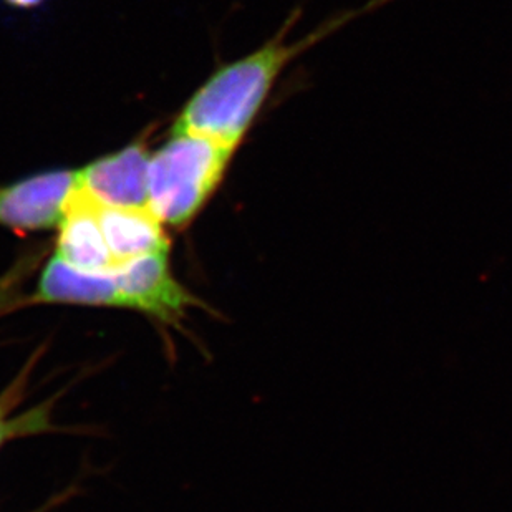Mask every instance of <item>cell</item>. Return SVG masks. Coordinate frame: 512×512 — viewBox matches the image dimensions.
Returning <instances> with one entry per match:
<instances>
[{
    "mask_svg": "<svg viewBox=\"0 0 512 512\" xmlns=\"http://www.w3.org/2000/svg\"><path fill=\"white\" fill-rule=\"evenodd\" d=\"M97 214L116 264L153 252H170L163 223L150 208H116L97 201Z\"/></svg>",
    "mask_w": 512,
    "mask_h": 512,
    "instance_id": "cell-8",
    "label": "cell"
},
{
    "mask_svg": "<svg viewBox=\"0 0 512 512\" xmlns=\"http://www.w3.org/2000/svg\"><path fill=\"white\" fill-rule=\"evenodd\" d=\"M35 358L37 357L30 358L27 367H24V370L15 377L14 382L0 393V448L17 438L42 435V433L57 430L52 420V413H54L58 395L24 413L14 415L15 408L24 400Z\"/></svg>",
    "mask_w": 512,
    "mask_h": 512,
    "instance_id": "cell-9",
    "label": "cell"
},
{
    "mask_svg": "<svg viewBox=\"0 0 512 512\" xmlns=\"http://www.w3.org/2000/svg\"><path fill=\"white\" fill-rule=\"evenodd\" d=\"M32 302L128 309L112 272H85L52 257L40 274Z\"/></svg>",
    "mask_w": 512,
    "mask_h": 512,
    "instance_id": "cell-7",
    "label": "cell"
},
{
    "mask_svg": "<svg viewBox=\"0 0 512 512\" xmlns=\"http://www.w3.org/2000/svg\"><path fill=\"white\" fill-rule=\"evenodd\" d=\"M34 262H37V259H22L5 276L0 277V315L19 307L20 287L25 281V276L32 271Z\"/></svg>",
    "mask_w": 512,
    "mask_h": 512,
    "instance_id": "cell-10",
    "label": "cell"
},
{
    "mask_svg": "<svg viewBox=\"0 0 512 512\" xmlns=\"http://www.w3.org/2000/svg\"><path fill=\"white\" fill-rule=\"evenodd\" d=\"M150 160L145 143L138 141L77 171L75 188L105 206L150 208Z\"/></svg>",
    "mask_w": 512,
    "mask_h": 512,
    "instance_id": "cell-5",
    "label": "cell"
},
{
    "mask_svg": "<svg viewBox=\"0 0 512 512\" xmlns=\"http://www.w3.org/2000/svg\"><path fill=\"white\" fill-rule=\"evenodd\" d=\"M62 499H63V496H62V498L52 499V501H50V503H47V504H45V506H42V508H39V509H37V511H32V512H50V511H52V509L55 508V506H57L58 503H60V501H62Z\"/></svg>",
    "mask_w": 512,
    "mask_h": 512,
    "instance_id": "cell-12",
    "label": "cell"
},
{
    "mask_svg": "<svg viewBox=\"0 0 512 512\" xmlns=\"http://www.w3.org/2000/svg\"><path fill=\"white\" fill-rule=\"evenodd\" d=\"M390 2L393 0H367L358 7L332 15L304 39L285 42L300 15L299 10H295L266 45L237 62L219 68L194 93L174 123V133L206 136L236 148L264 107L277 78L292 60Z\"/></svg>",
    "mask_w": 512,
    "mask_h": 512,
    "instance_id": "cell-1",
    "label": "cell"
},
{
    "mask_svg": "<svg viewBox=\"0 0 512 512\" xmlns=\"http://www.w3.org/2000/svg\"><path fill=\"white\" fill-rule=\"evenodd\" d=\"M236 148L193 133H174L151 156L150 209L161 223L183 229L193 223L223 181Z\"/></svg>",
    "mask_w": 512,
    "mask_h": 512,
    "instance_id": "cell-2",
    "label": "cell"
},
{
    "mask_svg": "<svg viewBox=\"0 0 512 512\" xmlns=\"http://www.w3.org/2000/svg\"><path fill=\"white\" fill-rule=\"evenodd\" d=\"M77 171H47L0 188V226L47 231L62 223Z\"/></svg>",
    "mask_w": 512,
    "mask_h": 512,
    "instance_id": "cell-4",
    "label": "cell"
},
{
    "mask_svg": "<svg viewBox=\"0 0 512 512\" xmlns=\"http://www.w3.org/2000/svg\"><path fill=\"white\" fill-rule=\"evenodd\" d=\"M55 257L85 272H112L118 267L98 221L97 201L73 189L58 226Z\"/></svg>",
    "mask_w": 512,
    "mask_h": 512,
    "instance_id": "cell-6",
    "label": "cell"
},
{
    "mask_svg": "<svg viewBox=\"0 0 512 512\" xmlns=\"http://www.w3.org/2000/svg\"><path fill=\"white\" fill-rule=\"evenodd\" d=\"M4 2L14 9L32 10L44 4L45 0H4Z\"/></svg>",
    "mask_w": 512,
    "mask_h": 512,
    "instance_id": "cell-11",
    "label": "cell"
},
{
    "mask_svg": "<svg viewBox=\"0 0 512 512\" xmlns=\"http://www.w3.org/2000/svg\"><path fill=\"white\" fill-rule=\"evenodd\" d=\"M130 310L173 324L199 300L179 284L170 267V252H153L123 262L112 271Z\"/></svg>",
    "mask_w": 512,
    "mask_h": 512,
    "instance_id": "cell-3",
    "label": "cell"
}]
</instances>
